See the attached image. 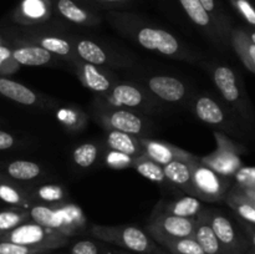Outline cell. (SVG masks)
<instances>
[{
  "mask_svg": "<svg viewBox=\"0 0 255 254\" xmlns=\"http://www.w3.org/2000/svg\"><path fill=\"white\" fill-rule=\"evenodd\" d=\"M92 236L99 241L116 244L139 254H152L157 248L156 241L148 233L133 226H92Z\"/></svg>",
  "mask_w": 255,
  "mask_h": 254,
  "instance_id": "obj_1",
  "label": "cell"
},
{
  "mask_svg": "<svg viewBox=\"0 0 255 254\" xmlns=\"http://www.w3.org/2000/svg\"><path fill=\"white\" fill-rule=\"evenodd\" d=\"M0 241H7L12 242V243L52 251V249L66 246L69 243V236L60 231L40 226L35 222H25L0 237Z\"/></svg>",
  "mask_w": 255,
  "mask_h": 254,
  "instance_id": "obj_2",
  "label": "cell"
},
{
  "mask_svg": "<svg viewBox=\"0 0 255 254\" xmlns=\"http://www.w3.org/2000/svg\"><path fill=\"white\" fill-rule=\"evenodd\" d=\"M192 182L194 196L209 203L224 199L231 189V178L219 174L198 158L192 159Z\"/></svg>",
  "mask_w": 255,
  "mask_h": 254,
  "instance_id": "obj_3",
  "label": "cell"
},
{
  "mask_svg": "<svg viewBox=\"0 0 255 254\" xmlns=\"http://www.w3.org/2000/svg\"><path fill=\"white\" fill-rule=\"evenodd\" d=\"M194 229L196 218L174 216L164 212L159 206L154 209L147 224V232L158 244L166 239L193 238Z\"/></svg>",
  "mask_w": 255,
  "mask_h": 254,
  "instance_id": "obj_4",
  "label": "cell"
},
{
  "mask_svg": "<svg viewBox=\"0 0 255 254\" xmlns=\"http://www.w3.org/2000/svg\"><path fill=\"white\" fill-rule=\"evenodd\" d=\"M204 214L227 254H247L251 243L239 234L226 214L208 208H204Z\"/></svg>",
  "mask_w": 255,
  "mask_h": 254,
  "instance_id": "obj_5",
  "label": "cell"
},
{
  "mask_svg": "<svg viewBox=\"0 0 255 254\" xmlns=\"http://www.w3.org/2000/svg\"><path fill=\"white\" fill-rule=\"evenodd\" d=\"M216 136L219 148L209 156L202 158L201 161L222 176L233 179L234 174L243 167L239 158L238 147L222 134L216 133Z\"/></svg>",
  "mask_w": 255,
  "mask_h": 254,
  "instance_id": "obj_6",
  "label": "cell"
},
{
  "mask_svg": "<svg viewBox=\"0 0 255 254\" xmlns=\"http://www.w3.org/2000/svg\"><path fill=\"white\" fill-rule=\"evenodd\" d=\"M137 41L144 49L157 51L167 56H173L179 51L178 40L168 31H164L162 29L142 27L137 32Z\"/></svg>",
  "mask_w": 255,
  "mask_h": 254,
  "instance_id": "obj_7",
  "label": "cell"
},
{
  "mask_svg": "<svg viewBox=\"0 0 255 254\" xmlns=\"http://www.w3.org/2000/svg\"><path fill=\"white\" fill-rule=\"evenodd\" d=\"M139 143L143 148V154L148 156L161 166H166L176 159H191L194 157L184 152L183 149H179L163 142L153 141V139L139 138Z\"/></svg>",
  "mask_w": 255,
  "mask_h": 254,
  "instance_id": "obj_8",
  "label": "cell"
},
{
  "mask_svg": "<svg viewBox=\"0 0 255 254\" xmlns=\"http://www.w3.org/2000/svg\"><path fill=\"white\" fill-rule=\"evenodd\" d=\"M147 86L152 94L167 102H178L186 96V86L176 77L164 75L153 76L148 80Z\"/></svg>",
  "mask_w": 255,
  "mask_h": 254,
  "instance_id": "obj_9",
  "label": "cell"
},
{
  "mask_svg": "<svg viewBox=\"0 0 255 254\" xmlns=\"http://www.w3.org/2000/svg\"><path fill=\"white\" fill-rule=\"evenodd\" d=\"M107 126L115 131H121L128 134H141L144 131V124L138 115L126 110H115L104 116Z\"/></svg>",
  "mask_w": 255,
  "mask_h": 254,
  "instance_id": "obj_10",
  "label": "cell"
},
{
  "mask_svg": "<svg viewBox=\"0 0 255 254\" xmlns=\"http://www.w3.org/2000/svg\"><path fill=\"white\" fill-rule=\"evenodd\" d=\"M176 159L171 163L163 166L164 176L167 181L176 184L179 188L183 189L189 196H194L193 182H192V159Z\"/></svg>",
  "mask_w": 255,
  "mask_h": 254,
  "instance_id": "obj_11",
  "label": "cell"
},
{
  "mask_svg": "<svg viewBox=\"0 0 255 254\" xmlns=\"http://www.w3.org/2000/svg\"><path fill=\"white\" fill-rule=\"evenodd\" d=\"M213 80L222 96L231 104H241L242 94L238 86V80L233 70L228 66L216 67Z\"/></svg>",
  "mask_w": 255,
  "mask_h": 254,
  "instance_id": "obj_12",
  "label": "cell"
},
{
  "mask_svg": "<svg viewBox=\"0 0 255 254\" xmlns=\"http://www.w3.org/2000/svg\"><path fill=\"white\" fill-rule=\"evenodd\" d=\"M193 238L201 244L206 254H227L222 247L218 237L214 233L213 228L209 224L204 209L196 218V229H194Z\"/></svg>",
  "mask_w": 255,
  "mask_h": 254,
  "instance_id": "obj_13",
  "label": "cell"
},
{
  "mask_svg": "<svg viewBox=\"0 0 255 254\" xmlns=\"http://www.w3.org/2000/svg\"><path fill=\"white\" fill-rule=\"evenodd\" d=\"M29 214L30 219L35 222V223L40 224L42 227H46V228L60 231L70 236L69 228H67L66 223H65L61 211H59V209L51 208V207L46 206V204H35V206L30 208Z\"/></svg>",
  "mask_w": 255,
  "mask_h": 254,
  "instance_id": "obj_14",
  "label": "cell"
},
{
  "mask_svg": "<svg viewBox=\"0 0 255 254\" xmlns=\"http://www.w3.org/2000/svg\"><path fill=\"white\" fill-rule=\"evenodd\" d=\"M107 144L112 151L133 157V158L143 154V148L139 143V139L134 138L132 134L121 131L111 129L107 134Z\"/></svg>",
  "mask_w": 255,
  "mask_h": 254,
  "instance_id": "obj_15",
  "label": "cell"
},
{
  "mask_svg": "<svg viewBox=\"0 0 255 254\" xmlns=\"http://www.w3.org/2000/svg\"><path fill=\"white\" fill-rule=\"evenodd\" d=\"M194 111L201 121L213 126H221L226 122V114L221 105L209 96H201L196 100Z\"/></svg>",
  "mask_w": 255,
  "mask_h": 254,
  "instance_id": "obj_16",
  "label": "cell"
},
{
  "mask_svg": "<svg viewBox=\"0 0 255 254\" xmlns=\"http://www.w3.org/2000/svg\"><path fill=\"white\" fill-rule=\"evenodd\" d=\"M159 208L163 209L164 212L174 214V216L184 217V218H197L206 207H204L202 199L188 194V196L182 197L177 201L169 202L164 206L159 204Z\"/></svg>",
  "mask_w": 255,
  "mask_h": 254,
  "instance_id": "obj_17",
  "label": "cell"
},
{
  "mask_svg": "<svg viewBox=\"0 0 255 254\" xmlns=\"http://www.w3.org/2000/svg\"><path fill=\"white\" fill-rule=\"evenodd\" d=\"M0 94L9 100L26 106L37 102V96L34 91H31L25 85L6 77H0Z\"/></svg>",
  "mask_w": 255,
  "mask_h": 254,
  "instance_id": "obj_18",
  "label": "cell"
},
{
  "mask_svg": "<svg viewBox=\"0 0 255 254\" xmlns=\"http://www.w3.org/2000/svg\"><path fill=\"white\" fill-rule=\"evenodd\" d=\"M12 60L17 64L26 66H42L51 61L52 54L40 45L22 46L12 51Z\"/></svg>",
  "mask_w": 255,
  "mask_h": 254,
  "instance_id": "obj_19",
  "label": "cell"
},
{
  "mask_svg": "<svg viewBox=\"0 0 255 254\" xmlns=\"http://www.w3.org/2000/svg\"><path fill=\"white\" fill-rule=\"evenodd\" d=\"M77 66L80 70V77L90 90L95 92H106L111 89V81L109 77L105 76L95 65L81 60L77 62Z\"/></svg>",
  "mask_w": 255,
  "mask_h": 254,
  "instance_id": "obj_20",
  "label": "cell"
},
{
  "mask_svg": "<svg viewBox=\"0 0 255 254\" xmlns=\"http://www.w3.org/2000/svg\"><path fill=\"white\" fill-rule=\"evenodd\" d=\"M226 202L234 211V213L246 223L255 226V207L251 201L242 196L237 189L231 187L228 194L226 196Z\"/></svg>",
  "mask_w": 255,
  "mask_h": 254,
  "instance_id": "obj_21",
  "label": "cell"
},
{
  "mask_svg": "<svg viewBox=\"0 0 255 254\" xmlns=\"http://www.w3.org/2000/svg\"><path fill=\"white\" fill-rule=\"evenodd\" d=\"M233 45L247 69L255 74V45L251 36L243 30H236L233 32Z\"/></svg>",
  "mask_w": 255,
  "mask_h": 254,
  "instance_id": "obj_22",
  "label": "cell"
},
{
  "mask_svg": "<svg viewBox=\"0 0 255 254\" xmlns=\"http://www.w3.org/2000/svg\"><path fill=\"white\" fill-rule=\"evenodd\" d=\"M112 99L119 105L126 107H137L142 106L144 101V96L137 87L128 84H120L112 89Z\"/></svg>",
  "mask_w": 255,
  "mask_h": 254,
  "instance_id": "obj_23",
  "label": "cell"
},
{
  "mask_svg": "<svg viewBox=\"0 0 255 254\" xmlns=\"http://www.w3.org/2000/svg\"><path fill=\"white\" fill-rule=\"evenodd\" d=\"M75 51L80 60L89 64L99 66L107 61V55L100 45L95 44L91 40H79L75 44Z\"/></svg>",
  "mask_w": 255,
  "mask_h": 254,
  "instance_id": "obj_24",
  "label": "cell"
},
{
  "mask_svg": "<svg viewBox=\"0 0 255 254\" xmlns=\"http://www.w3.org/2000/svg\"><path fill=\"white\" fill-rule=\"evenodd\" d=\"M132 166L141 176L149 179V181L157 182V183H162V182L167 181L166 176H164L163 166L154 162L153 159H151L146 154H141V156L133 158Z\"/></svg>",
  "mask_w": 255,
  "mask_h": 254,
  "instance_id": "obj_25",
  "label": "cell"
},
{
  "mask_svg": "<svg viewBox=\"0 0 255 254\" xmlns=\"http://www.w3.org/2000/svg\"><path fill=\"white\" fill-rule=\"evenodd\" d=\"M171 254H206L201 244L194 238L166 239L159 243Z\"/></svg>",
  "mask_w": 255,
  "mask_h": 254,
  "instance_id": "obj_26",
  "label": "cell"
},
{
  "mask_svg": "<svg viewBox=\"0 0 255 254\" xmlns=\"http://www.w3.org/2000/svg\"><path fill=\"white\" fill-rule=\"evenodd\" d=\"M6 171L11 178L17 179V181H30L40 176L41 167L35 162L14 161L9 163Z\"/></svg>",
  "mask_w": 255,
  "mask_h": 254,
  "instance_id": "obj_27",
  "label": "cell"
},
{
  "mask_svg": "<svg viewBox=\"0 0 255 254\" xmlns=\"http://www.w3.org/2000/svg\"><path fill=\"white\" fill-rule=\"evenodd\" d=\"M184 11L189 19L196 25L202 27H209L212 25L209 12L204 9L201 0H179Z\"/></svg>",
  "mask_w": 255,
  "mask_h": 254,
  "instance_id": "obj_28",
  "label": "cell"
},
{
  "mask_svg": "<svg viewBox=\"0 0 255 254\" xmlns=\"http://www.w3.org/2000/svg\"><path fill=\"white\" fill-rule=\"evenodd\" d=\"M27 218H30L29 212L21 209H9V211L0 212V237L12 231L20 224L25 223Z\"/></svg>",
  "mask_w": 255,
  "mask_h": 254,
  "instance_id": "obj_29",
  "label": "cell"
},
{
  "mask_svg": "<svg viewBox=\"0 0 255 254\" xmlns=\"http://www.w3.org/2000/svg\"><path fill=\"white\" fill-rule=\"evenodd\" d=\"M57 9L65 19L75 24H86L90 20V15L84 9L77 6L72 0H59Z\"/></svg>",
  "mask_w": 255,
  "mask_h": 254,
  "instance_id": "obj_30",
  "label": "cell"
},
{
  "mask_svg": "<svg viewBox=\"0 0 255 254\" xmlns=\"http://www.w3.org/2000/svg\"><path fill=\"white\" fill-rule=\"evenodd\" d=\"M39 45L57 56H70L72 52V45L62 37L44 36L39 40Z\"/></svg>",
  "mask_w": 255,
  "mask_h": 254,
  "instance_id": "obj_31",
  "label": "cell"
},
{
  "mask_svg": "<svg viewBox=\"0 0 255 254\" xmlns=\"http://www.w3.org/2000/svg\"><path fill=\"white\" fill-rule=\"evenodd\" d=\"M97 154H99V149L94 143H84L75 148L72 158L77 166L82 168H89L97 159Z\"/></svg>",
  "mask_w": 255,
  "mask_h": 254,
  "instance_id": "obj_32",
  "label": "cell"
},
{
  "mask_svg": "<svg viewBox=\"0 0 255 254\" xmlns=\"http://www.w3.org/2000/svg\"><path fill=\"white\" fill-rule=\"evenodd\" d=\"M47 249L37 247L24 246V244L12 243L7 241H0V254H45Z\"/></svg>",
  "mask_w": 255,
  "mask_h": 254,
  "instance_id": "obj_33",
  "label": "cell"
},
{
  "mask_svg": "<svg viewBox=\"0 0 255 254\" xmlns=\"http://www.w3.org/2000/svg\"><path fill=\"white\" fill-rule=\"evenodd\" d=\"M0 199L12 206H25V197L19 189L5 182H0Z\"/></svg>",
  "mask_w": 255,
  "mask_h": 254,
  "instance_id": "obj_34",
  "label": "cell"
},
{
  "mask_svg": "<svg viewBox=\"0 0 255 254\" xmlns=\"http://www.w3.org/2000/svg\"><path fill=\"white\" fill-rule=\"evenodd\" d=\"M36 196L37 198L47 203H56L65 198L64 189L57 184H46V186L40 187L36 192Z\"/></svg>",
  "mask_w": 255,
  "mask_h": 254,
  "instance_id": "obj_35",
  "label": "cell"
},
{
  "mask_svg": "<svg viewBox=\"0 0 255 254\" xmlns=\"http://www.w3.org/2000/svg\"><path fill=\"white\" fill-rule=\"evenodd\" d=\"M234 186L249 187L255 184V167H242L233 177Z\"/></svg>",
  "mask_w": 255,
  "mask_h": 254,
  "instance_id": "obj_36",
  "label": "cell"
},
{
  "mask_svg": "<svg viewBox=\"0 0 255 254\" xmlns=\"http://www.w3.org/2000/svg\"><path fill=\"white\" fill-rule=\"evenodd\" d=\"M22 11L26 16L37 19L45 14V5L41 0H25L22 4Z\"/></svg>",
  "mask_w": 255,
  "mask_h": 254,
  "instance_id": "obj_37",
  "label": "cell"
},
{
  "mask_svg": "<svg viewBox=\"0 0 255 254\" xmlns=\"http://www.w3.org/2000/svg\"><path fill=\"white\" fill-rule=\"evenodd\" d=\"M71 254H102L100 247L95 242L84 239L79 241L71 247Z\"/></svg>",
  "mask_w": 255,
  "mask_h": 254,
  "instance_id": "obj_38",
  "label": "cell"
},
{
  "mask_svg": "<svg viewBox=\"0 0 255 254\" xmlns=\"http://www.w3.org/2000/svg\"><path fill=\"white\" fill-rule=\"evenodd\" d=\"M234 5L237 9L239 10L244 19L249 22L251 25L255 26V9L251 5L248 0H233Z\"/></svg>",
  "mask_w": 255,
  "mask_h": 254,
  "instance_id": "obj_39",
  "label": "cell"
},
{
  "mask_svg": "<svg viewBox=\"0 0 255 254\" xmlns=\"http://www.w3.org/2000/svg\"><path fill=\"white\" fill-rule=\"evenodd\" d=\"M232 187H233L234 189H237V191H238L242 196L246 197L248 201H251L255 207V184H253V186H249V187H238V186H234L233 184Z\"/></svg>",
  "mask_w": 255,
  "mask_h": 254,
  "instance_id": "obj_40",
  "label": "cell"
},
{
  "mask_svg": "<svg viewBox=\"0 0 255 254\" xmlns=\"http://www.w3.org/2000/svg\"><path fill=\"white\" fill-rule=\"evenodd\" d=\"M15 139L10 133L4 131H0V151L1 149H9L14 146Z\"/></svg>",
  "mask_w": 255,
  "mask_h": 254,
  "instance_id": "obj_41",
  "label": "cell"
},
{
  "mask_svg": "<svg viewBox=\"0 0 255 254\" xmlns=\"http://www.w3.org/2000/svg\"><path fill=\"white\" fill-rule=\"evenodd\" d=\"M10 59H12V51H10L9 47L4 46V45H0V69Z\"/></svg>",
  "mask_w": 255,
  "mask_h": 254,
  "instance_id": "obj_42",
  "label": "cell"
},
{
  "mask_svg": "<svg viewBox=\"0 0 255 254\" xmlns=\"http://www.w3.org/2000/svg\"><path fill=\"white\" fill-rule=\"evenodd\" d=\"M243 226H244V229H246L247 234H248L249 243L252 244V248L255 249V226L246 223V222H243Z\"/></svg>",
  "mask_w": 255,
  "mask_h": 254,
  "instance_id": "obj_43",
  "label": "cell"
},
{
  "mask_svg": "<svg viewBox=\"0 0 255 254\" xmlns=\"http://www.w3.org/2000/svg\"><path fill=\"white\" fill-rule=\"evenodd\" d=\"M201 2L203 4L204 9H206L209 14L214 12V10H216V1H214V0H201Z\"/></svg>",
  "mask_w": 255,
  "mask_h": 254,
  "instance_id": "obj_44",
  "label": "cell"
},
{
  "mask_svg": "<svg viewBox=\"0 0 255 254\" xmlns=\"http://www.w3.org/2000/svg\"><path fill=\"white\" fill-rule=\"evenodd\" d=\"M152 254H171V253H169L168 251H166V249L158 248V247H157V248L154 249V252Z\"/></svg>",
  "mask_w": 255,
  "mask_h": 254,
  "instance_id": "obj_45",
  "label": "cell"
},
{
  "mask_svg": "<svg viewBox=\"0 0 255 254\" xmlns=\"http://www.w3.org/2000/svg\"><path fill=\"white\" fill-rule=\"evenodd\" d=\"M249 36H251V40H252V42H253V44L255 45V31H254V32H252V34L249 35Z\"/></svg>",
  "mask_w": 255,
  "mask_h": 254,
  "instance_id": "obj_46",
  "label": "cell"
},
{
  "mask_svg": "<svg viewBox=\"0 0 255 254\" xmlns=\"http://www.w3.org/2000/svg\"><path fill=\"white\" fill-rule=\"evenodd\" d=\"M106 254H128V253H122V252H110V253Z\"/></svg>",
  "mask_w": 255,
  "mask_h": 254,
  "instance_id": "obj_47",
  "label": "cell"
},
{
  "mask_svg": "<svg viewBox=\"0 0 255 254\" xmlns=\"http://www.w3.org/2000/svg\"><path fill=\"white\" fill-rule=\"evenodd\" d=\"M247 254H255V249H253V248L249 249V251L247 252Z\"/></svg>",
  "mask_w": 255,
  "mask_h": 254,
  "instance_id": "obj_48",
  "label": "cell"
},
{
  "mask_svg": "<svg viewBox=\"0 0 255 254\" xmlns=\"http://www.w3.org/2000/svg\"><path fill=\"white\" fill-rule=\"evenodd\" d=\"M104 1H110V2H112V1H121V0H104Z\"/></svg>",
  "mask_w": 255,
  "mask_h": 254,
  "instance_id": "obj_49",
  "label": "cell"
}]
</instances>
